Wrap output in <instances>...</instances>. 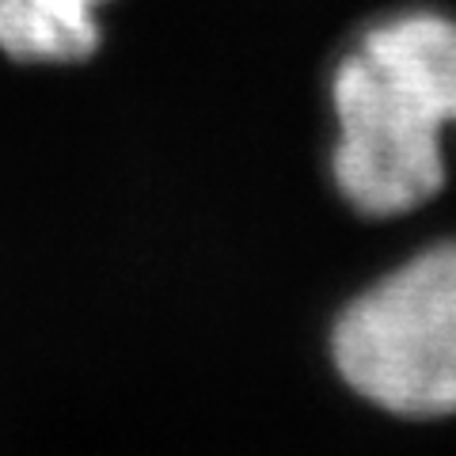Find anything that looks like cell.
Returning <instances> with one entry per match:
<instances>
[{"label":"cell","mask_w":456,"mask_h":456,"mask_svg":"<svg viewBox=\"0 0 456 456\" xmlns=\"http://www.w3.org/2000/svg\"><path fill=\"white\" fill-rule=\"evenodd\" d=\"M331 358L380 411L456 415V240L415 251L346 301L331 327Z\"/></svg>","instance_id":"7a4b0ae2"},{"label":"cell","mask_w":456,"mask_h":456,"mask_svg":"<svg viewBox=\"0 0 456 456\" xmlns=\"http://www.w3.org/2000/svg\"><path fill=\"white\" fill-rule=\"evenodd\" d=\"M331 183L365 217H403L445 187L456 130V12L411 4L369 20L327 84Z\"/></svg>","instance_id":"6da1fadb"},{"label":"cell","mask_w":456,"mask_h":456,"mask_svg":"<svg viewBox=\"0 0 456 456\" xmlns=\"http://www.w3.org/2000/svg\"><path fill=\"white\" fill-rule=\"evenodd\" d=\"M107 0H0V53L12 61H88L103 42Z\"/></svg>","instance_id":"3957f363"}]
</instances>
